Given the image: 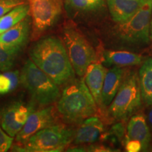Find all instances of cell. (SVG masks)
<instances>
[{"label": "cell", "mask_w": 152, "mask_h": 152, "mask_svg": "<svg viewBox=\"0 0 152 152\" xmlns=\"http://www.w3.org/2000/svg\"><path fill=\"white\" fill-rule=\"evenodd\" d=\"M150 42L152 44V14L151 18V24H150Z\"/></svg>", "instance_id": "cell-29"}, {"label": "cell", "mask_w": 152, "mask_h": 152, "mask_svg": "<svg viewBox=\"0 0 152 152\" xmlns=\"http://www.w3.org/2000/svg\"><path fill=\"white\" fill-rule=\"evenodd\" d=\"M30 12L29 4L25 3L15 7L0 18V34L18 23Z\"/></svg>", "instance_id": "cell-19"}, {"label": "cell", "mask_w": 152, "mask_h": 152, "mask_svg": "<svg viewBox=\"0 0 152 152\" xmlns=\"http://www.w3.org/2000/svg\"><path fill=\"white\" fill-rule=\"evenodd\" d=\"M125 139L137 141L142 144V151L149 149L151 134L143 112L138 111L130 118Z\"/></svg>", "instance_id": "cell-11"}, {"label": "cell", "mask_w": 152, "mask_h": 152, "mask_svg": "<svg viewBox=\"0 0 152 152\" xmlns=\"http://www.w3.org/2000/svg\"><path fill=\"white\" fill-rule=\"evenodd\" d=\"M56 107L66 122L81 123L96 115L99 106L84 79L74 77L66 84Z\"/></svg>", "instance_id": "cell-2"}, {"label": "cell", "mask_w": 152, "mask_h": 152, "mask_svg": "<svg viewBox=\"0 0 152 152\" xmlns=\"http://www.w3.org/2000/svg\"><path fill=\"white\" fill-rule=\"evenodd\" d=\"M150 151H152V147H151V149H150Z\"/></svg>", "instance_id": "cell-30"}, {"label": "cell", "mask_w": 152, "mask_h": 152, "mask_svg": "<svg viewBox=\"0 0 152 152\" xmlns=\"http://www.w3.org/2000/svg\"><path fill=\"white\" fill-rule=\"evenodd\" d=\"M112 19L117 23H124L144 4L147 0H106Z\"/></svg>", "instance_id": "cell-16"}, {"label": "cell", "mask_w": 152, "mask_h": 152, "mask_svg": "<svg viewBox=\"0 0 152 152\" xmlns=\"http://www.w3.org/2000/svg\"><path fill=\"white\" fill-rule=\"evenodd\" d=\"M142 103L138 73L127 71L116 95L109 106L108 116L115 121H126L140 111Z\"/></svg>", "instance_id": "cell-3"}, {"label": "cell", "mask_w": 152, "mask_h": 152, "mask_svg": "<svg viewBox=\"0 0 152 152\" xmlns=\"http://www.w3.org/2000/svg\"><path fill=\"white\" fill-rule=\"evenodd\" d=\"M20 83L18 71H4L0 74V95L8 94L18 87Z\"/></svg>", "instance_id": "cell-21"}, {"label": "cell", "mask_w": 152, "mask_h": 152, "mask_svg": "<svg viewBox=\"0 0 152 152\" xmlns=\"http://www.w3.org/2000/svg\"><path fill=\"white\" fill-rule=\"evenodd\" d=\"M127 71L124 67L114 66L106 72L102 92V108L108 107L113 102Z\"/></svg>", "instance_id": "cell-13"}, {"label": "cell", "mask_w": 152, "mask_h": 152, "mask_svg": "<svg viewBox=\"0 0 152 152\" xmlns=\"http://www.w3.org/2000/svg\"><path fill=\"white\" fill-rule=\"evenodd\" d=\"M33 23V39L52 27L62 12L63 0H28Z\"/></svg>", "instance_id": "cell-8"}, {"label": "cell", "mask_w": 152, "mask_h": 152, "mask_svg": "<svg viewBox=\"0 0 152 152\" xmlns=\"http://www.w3.org/2000/svg\"><path fill=\"white\" fill-rule=\"evenodd\" d=\"M30 29V19L25 18L18 23L0 34V45L20 49L27 43Z\"/></svg>", "instance_id": "cell-15"}, {"label": "cell", "mask_w": 152, "mask_h": 152, "mask_svg": "<svg viewBox=\"0 0 152 152\" xmlns=\"http://www.w3.org/2000/svg\"><path fill=\"white\" fill-rule=\"evenodd\" d=\"M34 111L33 104L16 102L9 104L1 113V125L7 134L16 137L22 130L30 115Z\"/></svg>", "instance_id": "cell-9"}, {"label": "cell", "mask_w": 152, "mask_h": 152, "mask_svg": "<svg viewBox=\"0 0 152 152\" xmlns=\"http://www.w3.org/2000/svg\"><path fill=\"white\" fill-rule=\"evenodd\" d=\"M68 151H94V152H109V151H118L117 149H113L105 144H90L88 146H80L75 147L68 149Z\"/></svg>", "instance_id": "cell-24"}, {"label": "cell", "mask_w": 152, "mask_h": 152, "mask_svg": "<svg viewBox=\"0 0 152 152\" xmlns=\"http://www.w3.org/2000/svg\"><path fill=\"white\" fill-rule=\"evenodd\" d=\"M75 131L64 124H55L38 131L23 145L13 147L14 151L27 152L62 151L73 141Z\"/></svg>", "instance_id": "cell-5"}, {"label": "cell", "mask_w": 152, "mask_h": 152, "mask_svg": "<svg viewBox=\"0 0 152 152\" xmlns=\"http://www.w3.org/2000/svg\"><path fill=\"white\" fill-rule=\"evenodd\" d=\"M20 83L34 102L41 106L54 103L61 96L58 85L30 59L26 61L20 71Z\"/></svg>", "instance_id": "cell-4"}, {"label": "cell", "mask_w": 152, "mask_h": 152, "mask_svg": "<svg viewBox=\"0 0 152 152\" xmlns=\"http://www.w3.org/2000/svg\"><path fill=\"white\" fill-rule=\"evenodd\" d=\"M105 126L99 117L91 116L81 123L75 132L73 143L75 144H90L99 140L104 132Z\"/></svg>", "instance_id": "cell-12"}, {"label": "cell", "mask_w": 152, "mask_h": 152, "mask_svg": "<svg viewBox=\"0 0 152 152\" xmlns=\"http://www.w3.org/2000/svg\"><path fill=\"white\" fill-rule=\"evenodd\" d=\"M55 124H56V119L53 106L34 111L30 113L22 130L16 136L17 144L23 145L38 131Z\"/></svg>", "instance_id": "cell-10"}, {"label": "cell", "mask_w": 152, "mask_h": 152, "mask_svg": "<svg viewBox=\"0 0 152 152\" xmlns=\"http://www.w3.org/2000/svg\"><path fill=\"white\" fill-rule=\"evenodd\" d=\"M105 0H67L70 7L77 11H92L97 10L104 5Z\"/></svg>", "instance_id": "cell-23"}, {"label": "cell", "mask_w": 152, "mask_h": 152, "mask_svg": "<svg viewBox=\"0 0 152 152\" xmlns=\"http://www.w3.org/2000/svg\"><path fill=\"white\" fill-rule=\"evenodd\" d=\"M123 146L126 151L128 152H139L142 151V144L137 141H134L132 140H128L125 139Z\"/></svg>", "instance_id": "cell-27"}, {"label": "cell", "mask_w": 152, "mask_h": 152, "mask_svg": "<svg viewBox=\"0 0 152 152\" xmlns=\"http://www.w3.org/2000/svg\"><path fill=\"white\" fill-rule=\"evenodd\" d=\"M25 3L26 0H0V18L15 7Z\"/></svg>", "instance_id": "cell-25"}, {"label": "cell", "mask_w": 152, "mask_h": 152, "mask_svg": "<svg viewBox=\"0 0 152 152\" xmlns=\"http://www.w3.org/2000/svg\"><path fill=\"white\" fill-rule=\"evenodd\" d=\"M30 56L35 65L58 85H65L75 77L67 50L58 38L48 37L37 41Z\"/></svg>", "instance_id": "cell-1"}, {"label": "cell", "mask_w": 152, "mask_h": 152, "mask_svg": "<svg viewBox=\"0 0 152 152\" xmlns=\"http://www.w3.org/2000/svg\"><path fill=\"white\" fill-rule=\"evenodd\" d=\"M106 72L107 70L102 64L94 62L88 66L84 75L85 84L99 108H102V92Z\"/></svg>", "instance_id": "cell-14"}, {"label": "cell", "mask_w": 152, "mask_h": 152, "mask_svg": "<svg viewBox=\"0 0 152 152\" xmlns=\"http://www.w3.org/2000/svg\"><path fill=\"white\" fill-rule=\"evenodd\" d=\"M146 58L142 55L127 51H105L103 54V62L107 66L121 67L140 65Z\"/></svg>", "instance_id": "cell-17"}, {"label": "cell", "mask_w": 152, "mask_h": 152, "mask_svg": "<svg viewBox=\"0 0 152 152\" xmlns=\"http://www.w3.org/2000/svg\"><path fill=\"white\" fill-rule=\"evenodd\" d=\"M14 138L4 130L0 123V152L9 151L12 146Z\"/></svg>", "instance_id": "cell-26"}, {"label": "cell", "mask_w": 152, "mask_h": 152, "mask_svg": "<svg viewBox=\"0 0 152 152\" xmlns=\"http://www.w3.org/2000/svg\"><path fill=\"white\" fill-rule=\"evenodd\" d=\"M20 50L0 45V71H7L12 68Z\"/></svg>", "instance_id": "cell-22"}, {"label": "cell", "mask_w": 152, "mask_h": 152, "mask_svg": "<svg viewBox=\"0 0 152 152\" xmlns=\"http://www.w3.org/2000/svg\"><path fill=\"white\" fill-rule=\"evenodd\" d=\"M63 40L74 71L83 77L88 66L96 61L94 48L78 30L71 26L64 28Z\"/></svg>", "instance_id": "cell-7"}, {"label": "cell", "mask_w": 152, "mask_h": 152, "mask_svg": "<svg viewBox=\"0 0 152 152\" xmlns=\"http://www.w3.org/2000/svg\"><path fill=\"white\" fill-rule=\"evenodd\" d=\"M152 14V0L144 4L130 19L118 23L116 34L123 42L133 46H144L150 42V24Z\"/></svg>", "instance_id": "cell-6"}, {"label": "cell", "mask_w": 152, "mask_h": 152, "mask_svg": "<svg viewBox=\"0 0 152 152\" xmlns=\"http://www.w3.org/2000/svg\"><path fill=\"white\" fill-rule=\"evenodd\" d=\"M150 108L149 112H148L147 116V121L148 123V125H149V128L150 129V132H151V137H152V106Z\"/></svg>", "instance_id": "cell-28"}, {"label": "cell", "mask_w": 152, "mask_h": 152, "mask_svg": "<svg viewBox=\"0 0 152 152\" xmlns=\"http://www.w3.org/2000/svg\"><path fill=\"white\" fill-rule=\"evenodd\" d=\"M139 83L143 103L152 106V58H148L142 63L138 72Z\"/></svg>", "instance_id": "cell-18"}, {"label": "cell", "mask_w": 152, "mask_h": 152, "mask_svg": "<svg viewBox=\"0 0 152 152\" xmlns=\"http://www.w3.org/2000/svg\"><path fill=\"white\" fill-rule=\"evenodd\" d=\"M125 121H118L116 124L111 127L108 132H104L102 134L100 139L104 142H108L112 145H118L120 143L124 144L125 135H126V128Z\"/></svg>", "instance_id": "cell-20"}]
</instances>
